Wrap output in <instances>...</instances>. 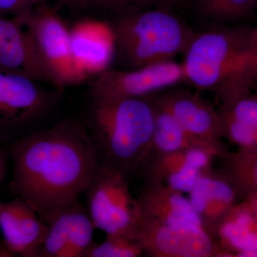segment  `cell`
<instances>
[{
    "label": "cell",
    "instance_id": "obj_28",
    "mask_svg": "<svg viewBox=\"0 0 257 257\" xmlns=\"http://www.w3.org/2000/svg\"><path fill=\"white\" fill-rule=\"evenodd\" d=\"M88 0H60L59 7H64L71 11L81 12L87 10Z\"/></svg>",
    "mask_w": 257,
    "mask_h": 257
},
{
    "label": "cell",
    "instance_id": "obj_22",
    "mask_svg": "<svg viewBox=\"0 0 257 257\" xmlns=\"http://www.w3.org/2000/svg\"><path fill=\"white\" fill-rule=\"evenodd\" d=\"M176 2L177 0H88L87 10L114 19L152 8H165Z\"/></svg>",
    "mask_w": 257,
    "mask_h": 257
},
{
    "label": "cell",
    "instance_id": "obj_9",
    "mask_svg": "<svg viewBox=\"0 0 257 257\" xmlns=\"http://www.w3.org/2000/svg\"><path fill=\"white\" fill-rule=\"evenodd\" d=\"M135 240L152 257H223L215 238L199 225L142 220Z\"/></svg>",
    "mask_w": 257,
    "mask_h": 257
},
{
    "label": "cell",
    "instance_id": "obj_1",
    "mask_svg": "<svg viewBox=\"0 0 257 257\" xmlns=\"http://www.w3.org/2000/svg\"><path fill=\"white\" fill-rule=\"evenodd\" d=\"M10 192L47 224L78 201L99 166L83 120L62 119L8 146Z\"/></svg>",
    "mask_w": 257,
    "mask_h": 257
},
{
    "label": "cell",
    "instance_id": "obj_4",
    "mask_svg": "<svg viewBox=\"0 0 257 257\" xmlns=\"http://www.w3.org/2000/svg\"><path fill=\"white\" fill-rule=\"evenodd\" d=\"M116 57L130 69L173 60L197 32L165 8L111 19Z\"/></svg>",
    "mask_w": 257,
    "mask_h": 257
},
{
    "label": "cell",
    "instance_id": "obj_32",
    "mask_svg": "<svg viewBox=\"0 0 257 257\" xmlns=\"http://www.w3.org/2000/svg\"><path fill=\"white\" fill-rule=\"evenodd\" d=\"M255 92H256L257 94V87L256 88V89H255Z\"/></svg>",
    "mask_w": 257,
    "mask_h": 257
},
{
    "label": "cell",
    "instance_id": "obj_12",
    "mask_svg": "<svg viewBox=\"0 0 257 257\" xmlns=\"http://www.w3.org/2000/svg\"><path fill=\"white\" fill-rule=\"evenodd\" d=\"M95 229L87 209L77 201L49 223L37 257H84Z\"/></svg>",
    "mask_w": 257,
    "mask_h": 257
},
{
    "label": "cell",
    "instance_id": "obj_20",
    "mask_svg": "<svg viewBox=\"0 0 257 257\" xmlns=\"http://www.w3.org/2000/svg\"><path fill=\"white\" fill-rule=\"evenodd\" d=\"M152 103L155 109V127L151 147L146 158L161 156L193 147L209 150L215 154L218 158L222 156L223 153L219 150L192 138L170 113L155 105L152 101Z\"/></svg>",
    "mask_w": 257,
    "mask_h": 257
},
{
    "label": "cell",
    "instance_id": "obj_14",
    "mask_svg": "<svg viewBox=\"0 0 257 257\" xmlns=\"http://www.w3.org/2000/svg\"><path fill=\"white\" fill-rule=\"evenodd\" d=\"M0 229L3 241L13 256L37 257L48 224L21 198L0 201Z\"/></svg>",
    "mask_w": 257,
    "mask_h": 257
},
{
    "label": "cell",
    "instance_id": "obj_7",
    "mask_svg": "<svg viewBox=\"0 0 257 257\" xmlns=\"http://www.w3.org/2000/svg\"><path fill=\"white\" fill-rule=\"evenodd\" d=\"M128 181L116 172L99 167L84 191L88 214L95 229L106 236L135 239L141 211Z\"/></svg>",
    "mask_w": 257,
    "mask_h": 257
},
{
    "label": "cell",
    "instance_id": "obj_16",
    "mask_svg": "<svg viewBox=\"0 0 257 257\" xmlns=\"http://www.w3.org/2000/svg\"><path fill=\"white\" fill-rule=\"evenodd\" d=\"M138 199L142 220L202 226L189 199L167 184H145Z\"/></svg>",
    "mask_w": 257,
    "mask_h": 257
},
{
    "label": "cell",
    "instance_id": "obj_3",
    "mask_svg": "<svg viewBox=\"0 0 257 257\" xmlns=\"http://www.w3.org/2000/svg\"><path fill=\"white\" fill-rule=\"evenodd\" d=\"M98 164L130 180L151 147L155 109L148 97L92 100L84 120Z\"/></svg>",
    "mask_w": 257,
    "mask_h": 257
},
{
    "label": "cell",
    "instance_id": "obj_5",
    "mask_svg": "<svg viewBox=\"0 0 257 257\" xmlns=\"http://www.w3.org/2000/svg\"><path fill=\"white\" fill-rule=\"evenodd\" d=\"M40 83L0 69V143L9 146L45 128L62 93Z\"/></svg>",
    "mask_w": 257,
    "mask_h": 257
},
{
    "label": "cell",
    "instance_id": "obj_26",
    "mask_svg": "<svg viewBox=\"0 0 257 257\" xmlns=\"http://www.w3.org/2000/svg\"><path fill=\"white\" fill-rule=\"evenodd\" d=\"M47 0H0V15L20 18Z\"/></svg>",
    "mask_w": 257,
    "mask_h": 257
},
{
    "label": "cell",
    "instance_id": "obj_25",
    "mask_svg": "<svg viewBox=\"0 0 257 257\" xmlns=\"http://www.w3.org/2000/svg\"><path fill=\"white\" fill-rule=\"evenodd\" d=\"M203 172L204 171L194 166H187L167 177L166 184L179 192L189 193Z\"/></svg>",
    "mask_w": 257,
    "mask_h": 257
},
{
    "label": "cell",
    "instance_id": "obj_10",
    "mask_svg": "<svg viewBox=\"0 0 257 257\" xmlns=\"http://www.w3.org/2000/svg\"><path fill=\"white\" fill-rule=\"evenodd\" d=\"M167 111L192 138L225 153L222 127L217 109L195 93L184 89L162 91L148 96Z\"/></svg>",
    "mask_w": 257,
    "mask_h": 257
},
{
    "label": "cell",
    "instance_id": "obj_2",
    "mask_svg": "<svg viewBox=\"0 0 257 257\" xmlns=\"http://www.w3.org/2000/svg\"><path fill=\"white\" fill-rule=\"evenodd\" d=\"M184 55V82L214 92L219 103L257 87L252 28L226 27L197 32Z\"/></svg>",
    "mask_w": 257,
    "mask_h": 257
},
{
    "label": "cell",
    "instance_id": "obj_17",
    "mask_svg": "<svg viewBox=\"0 0 257 257\" xmlns=\"http://www.w3.org/2000/svg\"><path fill=\"white\" fill-rule=\"evenodd\" d=\"M224 138L239 151L257 153V94L243 93L219 103Z\"/></svg>",
    "mask_w": 257,
    "mask_h": 257
},
{
    "label": "cell",
    "instance_id": "obj_30",
    "mask_svg": "<svg viewBox=\"0 0 257 257\" xmlns=\"http://www.w3.org/2000/svg\"><path fill=\"white\" fill-rule=\"evenodd\" d=\"M13 254L10 253L4 241L0 239V257H13Z\"/></svg>",
    "mask_w": 257,
    "mask_h": 257
},
{
    "label": "cell",
    "instance_id": "obj_23",
    "mask_svg": "<svg viewBox=\"0 0 257 257\" xmlns=\"http://www.w3.org/2000/svg\"><path fill=\"white\" fill-rule=\"evenodd\" d=\"M144 251L135 239L122 236H106L101 243L94 242L84 257H139Z\"/></svg>",
    "mask_w": 257,
    "mask_h": 257
},
{
    "label": "cell",
    "instance_id": "obj_29",
    "mask_svg": "<svg viewBox=\"0 0 257 257\" xmlns=\"http://www.w3.org/2000/svg\"><path fill=\"white\" fill-rule=\"evenodd\" d=\"M243 200H245L248 203V205L251 207V210L253 211L257 217V195L249 196V197L243 198Z\"/></svg>",
    "mask_w": 257,
    "mask_h": 257
},
{
    "label": "cell",
    "instance_id": "obj_18",
    "mask_svg": "<svg viewBox=\"0 0 257 257\" xmlns=\"http://www.w3.org/2000/svg\"><path fill=\"white\" fill-rule=\"evenodd\" d=\"M223 257H257V217L245 200L221 221L216 234Z\"/></svg>",
    "mask_w": 257,
    "mask_h": 257
},
{
    "label": "cell",
    "instance_id": "obj_31",
    "mask_svg": "<svg viewBox=\"0 0 257 257\" xmlns=\"http://www.w3.org/2000/svg\"><path fill=\"white\" fill-rule=\"evenodd\" d=\"M252 37L253 42L257 47V25L254 28H252Z\"/></svg>",
    "mask_w": 257,
    "mask_h": 257
},
{
    "label": "cell",
    "instance_id": "obj_21",
    "mask_svg": "<svg viewBox=\"0 0 257 257\" xmlns=\"http://www.w3.org/2000/svg\"><path fill=\"white\" fill-rule=\"evenodd\" d=\"M219 159L220 170L237 187L243 199L257 195V153L227 151Z\"/></svg>",
    "mask_w": 257,
    "mask_h": 257
},
{
    "label": "cell",
    "instance_id": "obj_19",
    "mask_svg": "<svg viewBox=\"0 0 257 257\" xmlns=\"http://www.w3.org/2000/svg\"><path fill=\"white\" fill-rule=\"evenodd\" d=\"M214 158L216 156L213 152L198 147L147 157L136 177L138 176L144 184L165 183L167 177L187 166H194L202 171L209 170Z\"/></svg>",
    "mask_w": 257,
    "mask_h": 257
},
{
    "label": "cell",
    "instance_id": "obj_15",
    "mask_svg": "<svg viewBox=\"0 0 257 257\" xmlns=\"http://www.w3.org/2000/svg\"><path fill=\"white\" fill-rule=\"evenodd\" d=\"M0 69L48 83L26 29L18 18L1 15Z\"/></svg>",
    "mask_w": 257,
    "mask_h": 257
},
{
    "label": "cell",
    "instance_id": "obj_8",
    "mask_svg": "<svg viewBox=\"0 0 257 257\" xmlns=\"http://www.w3.org/2000/svg\"><path fill=\"white\" fill-rule=\"evenodd\" d=\"M184 82L182 64L171 60L127 70L108 69L89 84L92 100L148 97Z\"/></svg>",
    "mask_w": 257,
    "mask_h": 257
},
{
    "label": "cell",
    "instance_id": "obj_33",
    "mask_svg": "<svg viewBox=\"0 0 257 257\" xmlns=\"http://www.w3.org/2000/svg\"></svg>",
    "mask_w": 257,
    "mask_h": 257
},
{
    "label": "cell",
    "instance_id": "obj_24",
    "mask_svg": "<svg viewBox=\"0 0 257 257\" xmlns=\"http://www.w3.org/2000/svg\"><path fill=\"white\" fill-rule=\"evenodd\" d=\"M257 0H202V10L209 18L234 21L244 18L256 6Z\"/></svg>",
    "mask_w": 257,
    "mask_h": 257
},
{
    "label": "cell",
    "instance_id": "obj_27",
    "mask_svg": "<svg viewBox=\"0 0 257 257\" xmlns=\"http://www.w3.org/2000/svg\"><path fill=\"white\" fill-rule=\"evenodd\" d=\"M10 159L8 147L0 143V186L4 181Z\"/></svg>",
    "mask_w": 257,
    "mask_h": 257
},
{
    "label": "cell",
    "instance_id": "obj_13",
    "mask_svg": "<svg viewBox=\"0 0 257 257\" xmlns=\"http://www.w3.org/2000/svg\"><path fill=\"white\" fill-rule=\"evenodd\" d=\"M242 199L231 179L212 167L202 172L189 198L203 227L216 239L221 221Z\"/></svg>",
    "mask_w": 257,
    "mask_h": 257
},
{
    "label": "cell",
    "instance_id": "obj_6",
    "mask_svg": "<svg viewBox=\"0 0 257 257\" xmlns=\"http://www.w3.org/2000/svg\"><path fill=\"white\" fill-rule=\"evenodd\" d=\"M17 18L28 32L47 82L54 89L63 93L66 88L85 82L74 63L70 30L58 8L45 2Z\"/></svg>",
    "mask_w": 257,
    "mask_h": 257
},
{
    "label": "cell",
    "instance_id": "obj_11",
    "mask_svg": "<svg viewBox=\"0 0 257 257\" xmlns=\"http://www.w3.org/2000/svg\"><path fill=\"white\" fill-rule=\"evenodd\" d=\"M69 30L74 63L86 81L110 69L116 57V45L109 21L83 19Z\"/></svg>",
    "mask_w": 257,
    "mask_h": 257
}]
</instances>
